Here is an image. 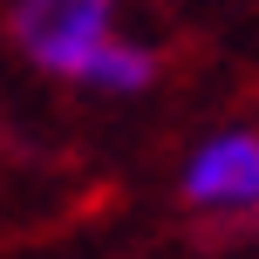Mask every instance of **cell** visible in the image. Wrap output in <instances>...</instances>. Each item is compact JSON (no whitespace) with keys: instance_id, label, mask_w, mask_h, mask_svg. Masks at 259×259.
I'll list each match as a JSON object with an SVG mask.
<instances>
[{"instance_id":"obj_3","label":"cell","mask_w":259,"mask_h":259,"mask_svg":"<svg viewBox=\"0 0 259 259\" xmlns=\"http://www.w3.org/2000/svg\"><path fill=\"white\" fill-rule=\"evenodd\" d=\"M157 82V55L150 48H137V41H123V34H109L103 48L89 55V68L75 75V89H103V96H143Z\"/></svg>"},{"instance_id":"obj_1","label":"cell","mask_w":259,"mask_h":259,"mask_svg":"<svg viewBox=\"0 0 259 259\" xmlns=\"http://www.w3.org/2000/svg\"><path fill=\"white\" fill-rule=\"evenodd\" d=\"M7 34L41 75L75 82L89 55L116 34V0H14Z\"/></svg>"},{"instance_id":"obj_2","label":"cell","mask_w":259,"mask_h":259,"mask_svg":"<svg viewBox=\"0 0 259 259\" xmlns=\"http://www.w3.org/2000/svg\"><path fill=\"white\" fill-rule=\"evenodd\" d=\"M178 191H184V205L211 211V219H252L259 211V137L252 130H225V137L198 143Z\"/></svg>"}]
</instances>
